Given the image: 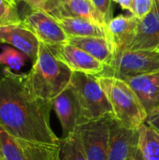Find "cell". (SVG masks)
<instances>
[{"label":"cell","instance_id":"6da1fadb","mask_svg":"<svg viewBox=\"0 0 159 160\" xmlns=\"http://www.w3.org/2000/svg\"><path fill=\"white\" fill-rule=\"evenodd\" d=\"M52 101L36 97L29 89L25 73L0 68V127L29 141L60 144L50 117Z\"/></svg>","mask_w":159,"mask_h":160},{"label":"cell","instance_id":"ffe728a7","mask_svg":"<svg viewBox=\"0 0 159 160\" xmlns=\"http://www.w3.org/2000/svg\"><path fill=\"white\" fill-rule=\"evenodd\" d=\"M60 140V160H86L77 131L73 135Z\"/></svg>","mask_w":159,"mask_h":160},{"label":"cell","instance_id":"cb8c5ba5","mask_svg":"<svg viewBox=\"0 0 159 160\" xmlns=\"http://www.w3.org/2000/svg\"><path fill=\"white\" fill-rule=\"evenodd\" d=\"M92 2L108 23L112 20V0H92Z\"/></svg>","mask_w":159,"mask_h":160},{"label":"cell","instance_id":"484cf974","mask_svg":"<svg viewBox=\"0 0 159 160\" xmlns=\"http://www.w3.org/2000/svg\"><path fill=\"white\" fill-rule=\"evenodd\" d=\"M146 124L150 126L153 129H155L159 134V112L148 116L146 120Z\"/></svg>","mask_w":159,"mask_h":160},{"label":"cell","instance_id":"4316f807","mask_svg":"<svg viewBox=\"0 0 159 160\" xmlns=\"http://www.w3.org/2000/svg\"><path fill=\"white\" fill-rule=\"evenodd\" d=\"M118 5H120L123 8L129 10L132 13V6H133V0H113Z\"/></svg>","mask_w":159,"mask_h":160},{"label":"cell","instance_id":"2e32d148","mask_svg":"<svg viewBox=\"0 0 159 160\" xmlns=\"http://www.w3.org/2000/svg\"><path fill=\"white\" fill-rule=\"evenodd\" d=\"M138 25V18L135 16L119 15L106 25V38L112 42L115 54L129 49L132 43Z\"/></svg>","mask_w":159,"mask_h":160},{"label":"cell","instance_id":"4dcf8cb0","mask_svg":"<svg viewBox=\"0 0 159 160\" xmlns=\"http://www.w3.org/2000/svg\"><path fill=\"white\" fill-rule=\"evenodd\" d=\"M155 51H156V52H159V45H158V47H157V49H156Z\"/></svg>","mask_w":159,"mask_h":160},{"label":"cell","instance_id":"7a4b0ae2","mask_svg":"<svg viewBox=\"0 0 159 160\" xmlns=\"http://www.w3.org/2000/svg\"><path fill=\"white\" fill-rule=\"evenodd\" d=\"M72 71L52 52L40 43L37 58L32 68L25 73L26 83L32 93L44 100L52 101L69 84Z\"/></svg>","mask_w":159,"mask_h":160},{"label":"cell","instance_id":"5bb4252c","mask_svg":"<svg viewBox=\"0 0 159 160\" xmlns=\"http://www.w3.org/2000/svg\"><path fill=\"white\" fill-rule=\"evenodd\" d=\"M158 45L159 0H154L149 13L142 19H138L136 34L128 50L155 51Z\"/></svg>","mask_w":159,"mask_h":160},{"label":"cell","instance_id":"f1b7e54d","mask_svg":"<svg viewBox=\"0 0 159 160\" xmlns=\"http://www.w3.org/2000/svg\"><path fill=\"white\" fill-rule=\"evenodd\" d=\"M129 160H137V158H136V156L134 157V158H130Z\"/></svg>","mask_w":159,"mask_h":160},{"label":"cell","instance_id":"30bf717a","mask_svg":"<svg viewBox=\"0 0 159 160\" xmlns=\"http://www.w3.org/2000/svg\"><path fill=\"white\" fill-rule=\"evenodd\" d=\"M50 47V46H49ZM53 54L62 61L72 72H82L90 75H101L106 66L83 50L69 43L50 47Z\"/></svg>","mask_w":159,"mask_h":160},{"label":"cell","instance_id":"9c48e42d","mask_svg":"<svg viewBox=\"0 0 159 160\" xmlns=\"http://www.w3.org/2000/svg\"><path fill=\"white\" fill-rule=\"evenodd\" d=\"M42 10L56 20L68 17L83 18L104 27L107 25L92 0H48Z\"/></svg>","mask_w":159,"mask_h":160},{"label":"cell","instance_id":"e0dca14e","mask_svg":"<svg viewBox=\"0 0 159 160\" xmlns=\"http://www.w3.org/2000/svg\"><path fill=\"white\" fill-rule=\"evenodd\" d=\"M68 43L83 50L106 67L111 65L115 56L114 48L106 37H70Z\"/></svg>","mask_w":159,"mask_h":160},{"label":"cell","instance_id":"3957f363","mask_svg":"<svg viewBox=\"0 0 159 160\" xmlns=\"http://www.w3.org/2000/svg\"><path fill=\"white\" fill-rule=\"evenodd\" d=\"M97 77L111 103L114 120L126 128L140 129L146 123L148 115L133 89L124 80L109 76Z\"/></svg>","mask_w":159,"mask_h":160},{"label":"cell","instance_id":"ac0fdd59","mask_svg":"<svg viewBox=\"0 0 159 160\" xmlns=\"http://www.w3.org/2000/svg\"><path fill=\"white\" fill-rule=\"evenodd\" d=\"M61 27L70 37H106V28L83 18H62L57 20Z\"/></svg>","mask_w":159,"mask_h":160},{"label":"cell","instance_id":"4fadbf2b","mask_svg":"<svg viewBox=\"0 0 159 160\" xmlns=\"http://www.w3.org/2000/svg\"><path fill=\"white\" fill-rule=\"evenodd\" d=\"M0 43L7 44L23 52L32 63L37 58L40 42L23 22L0 25Z\"/></svg>","mask_w":159,"mask_h":160},{"label":"cell","instance_id":"83f0119b","mask_svg":"<svg viewBox=\"0 0 159 160\" xmlns=\"http://www.w3.org/2000/svg\"><path fill=\"white\" fill-rule=\"evenodd\" d=\"M136 158L137 160H143L142 158V153H141V151H140V149H139V151L137 152V154H136Z\"/></svg>","mask_w":159,"mask_h":160},{"label":"cell","instance_id":"7402d4cb","mask_svg":"<svg viewBox=\"0 0 159 160\" xmlns=\"http://www.w3.org/2000/svg\"><path fill=\"white\" fill-rule=\"evenodd\" d=\"M17 4L9 0H0V25L22 22Z\"/></svg>","mask_w":159,"mask_h":160},{"label":"cell","instance_id":"f546056e","mask_svg":"<svg viewBox=\"0 0 159 160\" xmlns=\"http://www.w3.org/2000/svg\"><path fill=\"white\" fill-rule=\"evenodd\" d=\"M10 2H12V3H16L17 2V0H9Z\"/></svg>","mask_w":159,"mask_h":160},{"label":"cell","instance_id":"ba28073f","mask_svg":"<svg viewBox=\"0 0 159 160\" xmlns=\"http://www.w3.org/2000/svg\"><path fill=\"white\" fill-rule=\"evenodd\" d=\"M22 22L35 34L40 43L50 47L68 43V37L58 21L44 10H31L24 16Z\"/></svg>","mask_w":159,"mask_h":160},{"label":"cell","instance_id":"44dd1931","mask_svg":"<svg viewBox=\"0 0 159 160\" xmlns=\"http://www.w3.org/2000/svg\"><path fill=\"white\" fill-rule=\"evenodd\" d=\"M27 59L29 57L23 52L13 47L5 46L0 53V67L3 66L12 71H19L24 67Z\"/></svg>","mask_w":159,"mask_h":160},{"label":"cell","instance_id":"8992f818","mask_svg":"<svg viewBox=\"0 0 159 160\" xmlns=\"http://www.w3.org/2000/svg\"><path fill=\"white\" fill-rule=\"evenodd\" d=\"M159 70V52L156 51H124L115 54L110 66L99 76L126 80Z\"/></svg>","mask_w":159,"mask_h":160},{"label":"cell","instance_id":"9a60e30c","mask_svg":"<svg viewBox=\"0 0 159 160\" xmlns=\"http://www.w3.org/2000/svg\"><path fill=\"white\" fill-rule=\"evenodd\" d=\"M124 81L136 93L148 116L159 112V70Z\"/></svg>","mask_w":159,"mask_h":160},{"label":"cell","instance_id":"5b68a950","mask_svg":"<svg viewBox=\"0 0 159 160\" xmlns=\"http://www.w3.org/2000/svg\"><path fill=\"white\" fill-rule=\"evenodd\" d=\"M0 160H60V144L22 139L0 127Z\"/></svg>","mask_w":159,"mask_h":160},{"label":"cell","instance_id":"603a6c76","mask_svg":"<svg viewBox=\"0 0 159 160\" xmlns=\"http://www.w3.org/2000/svg\"><path fill=\"white\" fill-rule=\"evenodd\" d=\"M154 0H133L132 14L138 19H142L151 10Z\"/></svg>","mask_w":159,"mask_h":160},{"label":"cell","instance_id":"d6986e66","mask_svg":"<svg viewBox=\"0 0 159 160\" xmlns=\"http://www.w3.org/2000/svg\"><path fill=\"white\" fill-rule=\"evenodd\" d=\"M139 149L143 160H159V134L146 123L140 128Z\"/></svg>","mask_w":159,"mask_h":160},{"label":"cell","instance_id":"277c9868","mask_svg":"<svg viewBox=\"0 0 159 160\" xmlns=\"http://www.w3.org/2000/svg\"><path fill=\"white\" fill-rule=\"evenodd\" d=\"M70 86L76 94L80 106L81 126L106 116H113L111 103L97 76L73 72Z\"/></svg>","mask_w":159,"mask_h":160},{"label":"cell","instance_id":"8fae6325","mask_svg":"<svg viewBox=\"0 0 159 160\" xmlns=\"http://www.w3.org/2000/svg\"><path fill=\"white\" fill-rule=\"evenodd\" d=\"M52 109L62 128V138L73 135L81 126V112L78 99L70 84L52 100Z\"/></svg>","mask_w":159,"mask_h":160},{"label":"cell","instance_id":"52a82bcc","mask_svg":"<svg viewBox=\"0 0 159 160\" xmlns=\"http://www.w3.org/2000/svg\"><path fill=\"white\" fill-rule=\"evenodd\" d=\"M113 116L91 121L78 128L86 160H107Z\"/></svg>","mask_w":159,"mask_h":160},{"label":"cell","instance_id":"7c38bea8","mask_svg":"<svg viewBox=\"0 0 159 160\" xmlns=\"http://www.w3.org/2000/svg\"><path fill=\"white\" fill-rule=\"evenodd\" d=\"M140 129L128 128L112 120L107 160H129L139 151Z\"/></svg>","mask_w":159,"mask_h":160},{"label":"cell","instance_id":"d4e9b609","mask_svg":"<svg viewBox=\"0 0 159 160\" xmlns=\"http://www.w3.org/2000/svg\"><path fill=\"white\" fill-rule=\"evenodd\" d=\"M17 1L24 2L31 8V10H37V9L42 10L48 0H17Z\"/></svg>","mask_w":159,"mask_h":160}]
</instances>
